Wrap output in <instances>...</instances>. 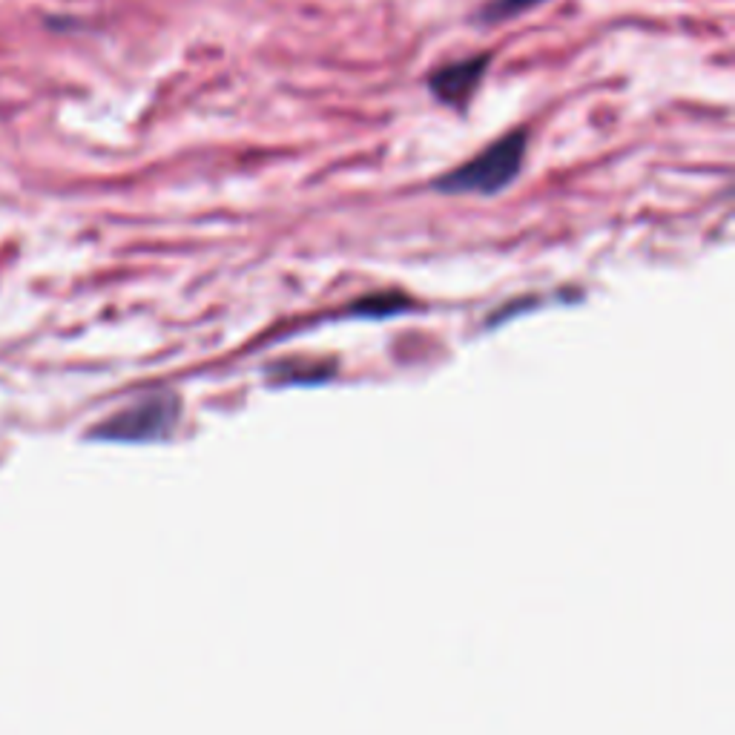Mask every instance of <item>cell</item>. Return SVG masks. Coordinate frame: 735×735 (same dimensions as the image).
Segmentation results:
<instances>
[{
  "mask_svg": "<svg viewBox=\"0 0 735 735\" xmlns=\"http://www.w3.org/2000/svg\"><path fill=\"white\" fill-rule=\"evenodd\" d=\"M526 133L514 130V133L497 138L491 147L483 153L471 158L468 164L457 167L446 173L443 179H437V190L440 193H451V196H466V193H477V196H494L500 190H506L523 170V156H526Z\"/></svg>",
  "mask_w": 735,
  "mask_h": 735,
  "instance_id": "1",
  "label": "cell"
},
{
  "mask_svg": "<svg viewBox=\"0 0 735 735\" xmlns=\"http://www.w3.org/2000/svg\"><path fill=\"white\" fill-rule=\"evenodd\" d=\"M181 417V400L170 391H153L133 405H127L124 411H118L107 423L95 425L90 431V440L98 443H127V446H138V443H158L167 440Z\"/></svg>",
  "mask_w": 735,
  "mask_h": 735,
  "instance_id": "2",
  "label": "cell"
},
{
  "mask_svg": "<svg viewBox=\"0 0 735 735\" xmlns=\"http://www.w3.org/2000/svg\"><path fill=\"white\" fill-rule=\"evenodd\" d=\"M408 308H411V302L405 296L382 293V296H365L354 308V313H359V316H394V313L408 311Z\"/></svg>",
  "mask_w": 735,
  "mask_h": 735,
  "instance_id": "5",
  "label": "cell"
},
{
  "mask_svg": "<svg viewBox=\"0 0 735 735\" xmlns=\"http://www.w3.org/2000/svg\"><path fill=\"white\" fill-rule=\"evenodd\" d=\"M491 55H474L468 61H457V64H448V67L431 72L428 78V90L437 101H443L448 107H466L471 101V95L477 92L480 81L486 78L489 72Z\"/></svg>",
  "mask_w": 735,
  "mask_h": 735,
  "instance_id": "3",
  "label": "cell"
},
{
  "mask_svg": "<svg viewBox=\"0 0 735 735\" xmlns=\"http://www.w3.org/2000/svg\"><path fill=\"white\" fill-rule=\"evenodd\" d=\"M540 3H543V0H489V3L480 9L477 21L483 23L512 21V18H520V15H526V12H532L535 6H540Z\"/></svg>",
  "mask_w": 735,
  "mask_h": 735,
  "instance_id": "4",
  "label": "cell"
}]
</instances>
